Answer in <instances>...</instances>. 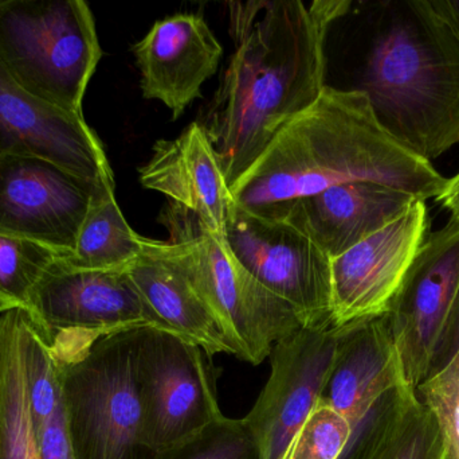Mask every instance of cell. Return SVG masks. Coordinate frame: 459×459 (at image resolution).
I'll return each mask as SVG.
<instances>
[{
	"label": "cell",
	"instance_id": "1",
	"mask_svg": "<svg viewBox=\"0 0 459 459\" xmlns=\"http://www.w3.org/2000/svg\"><path fill=\"white\" fill-rule=\"evenodd\" d=\"M351 4L350 0L229 3L234 54L198 123L230 189L275 135L326 88V37Z\"/></svg>",
	"mask_w": 459,
	"mask_h": 459
},
{
	"label": "cell",
	"instance_id": "2",
	"mask_svg": "<svg viewBox=\"0 0 459 459\" xmlns=\"http://www.w3.org/2000/svg\"><path fill=\"white\" fill-rule=\"evenodd\" d=\"M359 181L383 183L425 202L438 199L449 183L385 131L364 92L326 85L230 191L243 209L274 217L297 199Z\"/></svg>",
	"mask_w": 459,
	"mask_h": 459
},
{
	"label": "cell",
	"instance_id": "3",
	"mask_svg": "<svg viewBox=\"0 0 459 459\" xmlns=\"http://www.w3.org/2000/svg\"><path fill=\"white\" fill-rule=\"evenodd\" d=\"M359 91L385 131L430 162L459 143V29L442 0L385 3Z\"/></svg>",
	"mask_w": 459,
	"mask_h": 459
},
{
	"label": "cell",
	"instance_id": "4",
	"mask_svg": "<svg viewBox=\"0 0 459 459\" xmlns=\"http://www.w3.org/2000/svg\"><path fill=\"white\" fill-rule=\"evenodd\" d=\"M160 221L171 239H151L153 250L190 280L228 334L238 358L259 366L278 341L304 328L296 310L264 287L235 259L225 239L207 232L195 216L169 205Z\"/></svg>",
	"mask_w": 459,
	"mask_h": 459
},
{
	"label": "cell",
	"instance_id": "5",
	"mask_svg": "<svg viewBox=\"0 0 459 459\" xmlns=\"http://www.w3.org/2000/svg\"><path fill=\"white\" fill-rule=\"evenodd\" d=\"M102 57L82 0H0V59L30 93L83 116L89 81Z\"/></svg>",
	"mask_w": 459,
	"mask_h": 459
},
{
	"label": "cell",
	"instance_id": "6",
	"mask_svg": "<svg viewBox=\"0 0 459 459\" xmlns=\"http://www.w3.org/2000/svg\"><path fill=\"white\" fill-rule=\"evenodd\" d=\"M61 366L74 459L152 457L143 442L136 331L101 337Z\"/></svg>",
	"mask_w": 459,
	"mask_h": 459
},
{
	"label": "cell",
	"instance_id": "7",
	"mask_svg": "<svg viewBox=\"0 0 459 459\" xmlns=\"http://www.w3.org/2000/svg\"><path fill=\"white\" fill-rule=\"evenodd\" d=\"M27 313L45 331L59 363L72 360L101 337L145 328L174 334L126 269H73L59 258L35 286Z\"/></svg>",
	"mask_w": 459,
	"mask_h": 459
},
{
	"label": "cell",
	"instance_id": "8",
	"mask_svg": "<svg viewBox=\"0 0 459 459\" xmlns=\"http://www.w3.org/2000/svg\"><path fill=\"white\" fill-rule=\"evenodd\" d=\"M459 223L429 234L388 310L407 384L417 390L459 347Z\"/></svg>",
	"mask_w": 459,
	"mask_h": 459
},
{
	"label": "cell",
	"instance_id": "9",
	"mask_svg": "<svg viewBox=\"0 0 459 459\" xmlns=\"http://www.w3.org/2000/svg\"><path fill=\"white\" fill-rule=\"evenodd\" d=\"M198 345L158 329L136 331V369L148 452L174 446L223 417L215 371Z\"/></svg>",
	"mask_w": 459,
	"mask_h": 459
},
{
	"label": "cell",
	"instance_id": "10",
	"mask_svg": "<svg viewBox=\"0 0 459 459\" xmlns=\"http://www.w3.org/2000/svg\"><path fill=\"white\" fill-rule=\"evenodd\" d=\"M223 239L264 287L296 310L304 328L333 325L331 259L301 229L232 201Z\"/></svg>",
	"mask_w": 459,
	"mask_h": 459
},
{
	"label": "cell",
	"instance_id": "11",
	"mask_svg": "<svg viewBox=\"0 0 459 459\" xmlns=\"http://www.w3.org/2000/svg\"><path fill=\"white\" fill-rule=\"evenodd\" d=\"M342 329L301 328L270 352L272 374L243 418L258 459H281L328 385Z\"/></svg>",
	"mask_w": 459,
	"mask_h": 459
},
{
	"label": "cell",
	"instance_id": "12",
	"mask_svg": "<svg viewBox=\"0 0 459 459\" xmlns=\"http://www.w3.org/2000/svg\"><path fill=\"white\" fill-rule=\"evenodd\" d=\"M105 183L35 156H0V234L72 255L94 197Z\"/></svg>",
	"mask_w": 459,
	"mask_h": 459
},
{
	"label": "cell",
	"instance_id": "13",
	"mask_svg": "<svg viewBox=\"0 0 459 459\" xmlns=\"http://www.w3.org/2000/svg\"><path fill=\"white\" fill-rule=\"evenodd\" d=\"M428 207L401 217L331 260L332 321L336 328L387 314L429 236Z\"/></svg>",
	"mask_w": 459,
	"mask_h": 459
},
{
	"label": "cell",
	"instance_id": "14",
	"mask_svg": "<svg viewBox=\"0 0 459 459\" xmlns=\"http://www.w3.org/2000/svg\"><path fill=\"white\" fill-rule=\"evenodd\" d=\"M35 156L91 182L115 185L104 146L83 116L23 88L0 59V156Z\"/></svg>",
	"mask_w": 459,
	"mask_h": 459
},
{
	"label": "cell",
	"instance_id": "15",
	"mask_svg": "<svg viewBox=\"0 0 459 459\" xmlns=\"http://www.w3.org/2000/svg\"><path fill=\"white\" fill-rule=\"evenodd\" d=\"M132 51L143 96L163 102L178 119L217 73L223 48L204 16L177 13L156 22Z\"/></svg>",
	"mask_w": 459,
	"mask_h": 459
},
{
	"label": "cell",
	"instance_id": "16",
	"mask_svg": "<svg viewBox=\"0 0 459 459\" xmlns=\"http://www.w3.org/2000/svg\"><path fill=\"white\" fill-rule=\"evenodd\" d=\"M418 201L422 199L391 186L359 181L297 199L273 218H285L301 229L332 260L401 217Z\"/></svg>",
	"mask_w": 459,
	"mask_h": 459
},
{
	"label": "cell",
	"instance_id": "17",
	"mask_svg": "<svg viewBox=\"0 0 459 459\" xmlns=\"http://www.w3.org/2000/svg\"><path fill=\"white\" fill-rule=\"evenodd\" d=\"M139 172L145 189L164 194L169 205L195 216L207 232L225 237L231 191L214 147L198 121L177 139L159 140Z\"/></svg>",
	"mask_w": 459,
	"mask_h": 459
},
{
	"label": "cell",
	"instance_id": "18",
	"mask_svg": "<svg viewBox=\"0 0 459 459\" xmlns=\"http://www.w3.org/2000/svg\"><path fill=\"white\" fill-rule=\"evenodd\" d=\"M340 329L333 369L321 399L352 425L383 393L407 382L387 315Z\"/></svg>",
	"mask_w": 459,
	"mask_h": 459
},
{
	"label": "cell",
	"instance_id": "19",
	"mask_svg": "<svg viewBox=\"0 0 459 459\" xmlns=\"http://www.w3.org/2000/svg\"><path fill=\"white\" fill-rule=\"evenodd\" d=\"M153 312L175 336L201 347L210 357L237 350L212 310L196 293L186 275L156 252L144 237L143 253L126 269Z\"/></svg>",
	"mask_w": 459,
	"mask_h": 459
},
{
	"label": "cell",
	"instance_id": "20",
	"mask_svg": "<svg viewBox=\"0 0 459 459\" xmlns=\"http://www.w3.org/2000/svg\"><path fill=\"white\" fill-rule=\"evenodd\" d=\"M30 417L42 459H74L62 393V366L45 331L22 313Z\"/></svg>",
	"mask_w": 459,
	"mask_h": 459
},
{
	"label": "cell",
	"instance_id": "21",
	"mask_svg": "<svg viewBox=\"0 0 459 459\" xmlns=\"http://www.w3.org/2000/svg\"><path fill=\"white\" fill-rule=\"evenodd\" d=\"M22 313L0 315V459H42L30 417Z\"/></svg>",
	"mask_w": 459,
	"mask_h": 459
},
{
	"label": "cell",
	"instance_id": "22",
	"mask_svg": "<svg viewBox=\"0 0 459 459\" xmlns=\"http://www.w3.org/2000/svg\"><path fill=\"white\" fill-rule=\"evenodd\" d=\"M144 237L126 223L115 197V186L101 189L91 202L72 255L59 258L73 269H126L143 253Z\"/></svg>",
	"mask_w": 459,
	"mask_h": 459
},
{
	"label": "cell",
	"instance_id": "23",
	"mask_svg": "<svg viewBox=\"0 0 459 459\" xmlns=\"http://www.w3.org/2000/svg\"><path fill=\"white\" fill-rule=\"evenodd\" d=\"M58 258L37 243L0 234V315L13 310L29 312L35 286Z\"/></svg>",
	"mask_w": 459,
	"mask_h": 459
},
{
	"label": "cell",
	"instance_id": "24",
	"mask_svg": "<svg viewBox=\"0 0 459 459\" xmlns=\"http://www.w3.org/2000/svg\"><path fill=\"white\" fill-rule=\"evenodd\" d=\"M415 396L417 391L409 384L383 393L360 419L350 425L351 436L339 459H377Z\"/></svg>",
	"mask_w": 459,
	"mask_h": 459
},
{
	"label": "cell",
	"instance_id": "25",
	"mask_svg": "<svg viewBox=\"0 0 459 459\" xmlns=\"http://www.w3.org/2000/svg\"><path fill=\"white\" fill-rule=\"evenodd\" d=\"M150 459H258L243 419L220 420L201 433L153 453Z\"/></svg>",
	"mask_w": 459,
	"mask_h": 459
},
{
	"label": "cell",
	"instance_id": "26",
	"mask_svg": "<svg viewBox=\"0 0 459 459\" xmlns=\"http://www.w3.org/2000/svg\"><path fill=\"white\" fill-rule=\"evenodd\" d=\"M377 459H449L444 434L433 412L412 399Z\"/></svg>",
	"mask_w": 459,
	"mask_h": 459
},
{
	"label": "cell",
	"instance_id": "27",
	"mask_svg": "<svg viewBox=\"0 0 459 459\" xmlns=\"http://www.w3.org/2000/svg\"><path fill=\"white\" fill-rule=\"evenodd\" d=\"M350 436L347 419L320 399L281 459H339Z\"/></svg>",
	"mask_w": 459,
	"mask_h": 459
},
{
	"label": "cell",
	"instance_id": "28",
	"mask_svg": "<svg viewBox=\"0 0 459 459\" xmlns=\"http://www.w3.org/2000/svg\"><path fill=\"white\" fill-rule=\"evenodd\" d=\"M420 401L433 412L444 434L449 459H459V360L455 355L441 371L417 388Z\"/></svg>",
	"mask_w": 459,
	"mask_h": 459
},
{
	"label": "cell",
	"instance_id": "29",
	"mask_svg": "<svg viewBox=\"0 0 459 459\" xmlns=\"http://www.w3.org/2000/svg\"><path fill=\"white\" fill-rule=\"evenodd\" d=\"M437 201L441 202L442 207L449 210L452 220L459 223V172L455 178L449 180L446 190L437 199Z\"/></svg>",
	"mask_w": 459,
	"mask_h": 459
},
{
	"label": "cell",
	"instance_id": "30",
	"mask_svg": "<svg viewBox=\"0 0 459 459\" xmlns=\"http://www.w3.org/2000/svg\"><path fill=\"white\" fill-rule=\"evenodd\" d=\"M442 2H444L445 10L459 29V0H442Z\"/></svg>",
	"mask_w": 459,
	"mask_h": 459
}]
</instances>
